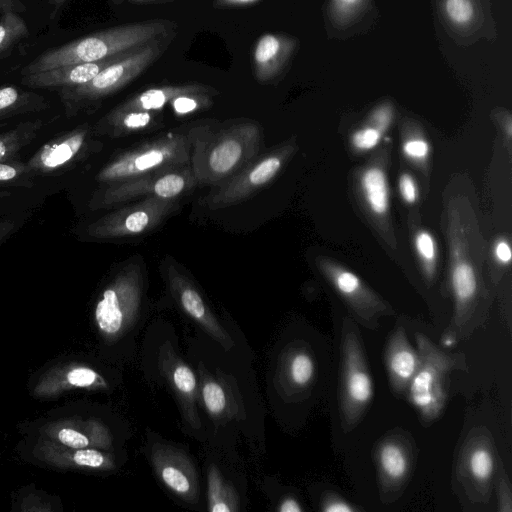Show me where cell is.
<instances>
[{
	"mask_svg": "<svg viewBox=\"0 0 512 512\" xmlns=\"http://www.w3.org/2000/svg\"><path fill=\"white\" fill-rule=\"evenodd\" d=\"M290 48V41L278 34L261 35L255 43L252 56L257 81L264 83L276 76Z\"/></svg>",
	"mask_w": 512,
	"mask_h": 512,
	"instance_id": "cell-18",
	"label": "cell"
},
{
	"mask_svg": "<svg viewBox=\"0 0 512 512\" xmlns=\"http://www.w3.org/2000/svg\"><path fill=\"white\" fill-rule=\"evenodd\" d=\"M392 115V108L389 105L378 107L372 115V120L376 125L375 128L383 133L391 124Z\"/></svg>",
	"mask_w": 512,
	"mask_h": 512,
	"instance_id": "cell-41",
	"label": "cell"
},
{
	"mask_svg": "<svg viewBox=\"0 0 512 512\" xmlns=\"http://www.w3.org/2000/svg\"><path fill=\"white\" fill-rule=\"evenodd\" d=\"M203 399L206 408L211 414H219L226 404V397L221 386L215 382H208L204 385Z\"/></svg>",
	"mask_w": 512,
	"mask_h": 512,
	"instance_id": "cell-33",
	"label": "cell"
},
{
	"mask_svg": "<svg viewBox=\"0 0 512 512\" xmlns=\"http://www.w3.org/2000/svg\"><path fill=\"white\" fill-rule=\"evenodd\" d=\"M459 470L477 493L488 495L495 470V452L486 432L480 429L467 438L461 452Z\"/></svg>",
	"mask_w": 512,
	"mask_h": 512,
	"instance_id": "cell-13",
	"label": "cell"
},
{
	"mask_svg": "<svg viewBox=\"0 0 512 512\" xmlns=\"http://www.w3.org/2000/svg\"><path fill=\"white\" fill-rule=\"evenodd\" d=\"M186 187V178L179 173H168L159 176L149 187L147 181L126 182L107 189L101 196L94 197L90 202L93 208H100L120 202L128 196L145 194L152 191L154 196L170 199L179 195Z\"/></svg>",
	"mask_w": 512,
	"mask_h": 512,
	"instance_id": "cell-17",
	"label": "cell"
},
{
	"mask_svg": "<svg viewBox=\"0 0 512 512\" xmlns=\"http://www.w3.org/2000/svg\"><path fill=\"white\" fill-rule=\"evenodd\" d=\"M140 294L139 276L123 271L102 291L94 308L95 324L104 337L121 334L135 313Z\"/></svg>",
	"mask_w": 512,
	"mask_h": 512,
	"instance_id": "cell-5",
	"label": "cell"
},
{
	"mask_svg": "<svg viewBox=\"0 0 512 512\" xmlns=\"http://www.w3.org/2000/svg\"><path fill=\"white\" fill-rule=\"evenodd\" d=\"M173 382L176 388L183 393H192L196 387L193 372L185 365H179L173 372Z\"/></svg>",
	"mask_w": 512,
	"mask_h": 512,
	"instance_id": "cell-36",
	"label": "cell"
},
{
	"mask_svg": "<svg viewBox=\"0 0 512 512\" xmlns=\"http://www.w3.org/2000/svg\"><path fill=\"white\" fill-rule=\"evenodd\" d=\"M445 10L448 17L458 24L468 22L473 15V6L470 0H446Z\"/></svg>",
	"mask_w": 512,
	"mask_h": 512,
	"instance_id": "cell-35",
	"label": "cell"
},
{
	"mask_svg": "<svg viewBox=\"0 0 512 512\" xmlns=\"http://www.w3.org/2000/svg\"><path fill=\"white\" fill-rule=\"evenodd\" d=\"M34 178L26 162L16 159L0 161V186L31 188Z\"/></svg>",
	"mask_w": 512,
	"mask_h": 512,
	"instance_id": "cell-28",
	"label": "cell"
},
{
	"mask_svg": "<svg viewBox=\"0 0 512 512\" xmlns=\"http://www.w3.org/2000/svg\"><path fill=\"white\" fill-rule=\"evenodd\" d=\"M49 108L40 94L15 85L0 87V126L19 115L36 113Z\"/></svg>",
	"mask_w": 512,
	"mask_h": 512,
	"instance_id": "cell-21",
	"label": "cell"
},
{
	"mask_svg": "<svg viewBox=\"0 0 512 512\" xmlns=\"http://www.w3.org/2000/svg\"><path fill=\"white\" fill-rule=\"evenodd\" d=\"M31 436L51 440L72 448L108 449L111 445L109 430L96 419L59 417L33 424Z\"/></svg>",
	"mask_w": 512,
	"mask_h": 512,
	"instance_id": "cell-10",
	"label": "cell"
},
{
	"mask_svg": "<svg viewBox=\"0 0 512 512\" xmlns=\"http://www.w3.org/2000/svg\"><path fill=\"white\" fill-rule=\"evenodd\" d=\"M178 290L180 302L185 311L209 329L226 347L232 345L231 339L225 335L221 327L215 322L198 292L189 285L179 286Z\"/></svg>",
	"mask_w": 512,
	"mask_h": 512,
	"instance_id": "cell-25",
	"label": "cell"
},
{
	"mask_svg": "<svg viewBox=\"0 0 512 512\" xmlns=\"http://www.w3.org/2000/svg\"><path fill=\"white\" fill-rule=\"evenodd\" d=\"M327 275L336 291L350 306L357 321L366 328L376 329L381 316L393 314V311L354 273L329 267Z\"/></svg>",
	"mask_w": 512,
	"mask_h": 512,
	"instance_id": "cell-12",
	"label": "cell"
},
{
	"mask_svg": "<svg viewBox=\"0 0 512 512\" xmlns=\"http://www.w3.org/2000/svg\"><path fill=\"white\" fill-rule=\"evenodd\" d=\"M171 204L155 196L96 220L88 226V234L94 238H115L142 233L161 220Z\"/></svg>",
	"mask_w": 512,
	"mask_h": 512,
	"instance_id": "cell-9",
	"label": "cell"
},
{
	"mask_svg": "<svg viewBox=\"0 0 512 512\" xmlns=\"http://www.w3.org/2000/svg\"><path fill=\"white\" fill-rule=\"evenodd\" d=\"M362 191L370 210L376 215H384L389 208L387 178L380 167H369L361 177Z\"/></svg>",
	"mask_w": 512,
	"mask_h": 512,
	"instance_id": "cell-24",
	"label": "cell"
},
{
	"mask_svg": "<svg viewBox=\"0 0 512 512\" xmlns=\"http://www.w3.org/2000/svg\"><path fill=\"white\" fill-rule=\"evenodd\" d=\"M399 191L405 202L413 204L417 200V186L413 177L407 173L401 175L399 179Z\"/></svg>",
	"mask_w": 512,
	"mask_h": 512,
	"instance_id": "cell-39",
	"label": "cell"
},
{
	"mask_svg": "<svg viewBox=\"0 0 512 512\" xmlns=\"http://www.w3.org/2000/svg\"><path fill=\"white\" fill-rule=\"evenodd\" d=\"M243 155L244 142L235 132L224 137L213 147L208 164L214 174L225 175L240 163Z\"/></svg>",
	"mask_w": 512,
	"mask_h": 512,
	"instance_id": "cell-22",
	"label": "cell"
},
{
	"mask_svg": "<svg viewBox=\"0 0 512 512\" xmlns=\"http://www.w3.org/2000/svg\"><path fill=\"white\" fill-rule=\"evenodd\" d=\"M429 150V144L424 139H410L403 144L404 154L412 160H424Z\"/></svg>",
	"mask_w": 512,
	"mask_h": 512,
	"instance_id": "cell-38",
	"label": "cell"
},
{
	"mask_svg": "<svg viewBox=\"0 0 512 512\" xmlns=\"http://www.w3.org/2000/svg\"><path fill=\"white\" fill-rule=\"evenodd\" d=\"M176 22L151 19L97 31L47 50L27 64L22 76L63 65L93 62L140 48L162 36L175 32Z\"/></svg>",
	"mask_w": 512,
	"mask_h": 512,
	"instance_id": "cell-1",
	"label": "cell"
},
{
	"mask_svg": "<svg viewBox=\"0 0 512 512\" xmlns=\"http://www.w3.org/2000/svg\"><path fill=\"white\" fill-rule=\"evenodd\" d=\"M498 504L499 511L511 512L512 511V499H511V485L508 476L500 466V475L498 481Z\"/></svg>",
	"mask_w": 512,
	"mask_h": 512,
	"instance_id": "cell-37",
	"label": "cell"
},
{
	"mask_svg": "<svg viewBox=\"0 0 512 512\" xmlns=\"http://www.w3.org/2000/svg\"><path fill=\"white\" fill-rule=\"evenodd\" d=\"M373 395V379L358 328L346 318L341 335L339 385V410L344 432H349L358 425Z\"/></svg>",
	"mask_w": 512,
	"mask_h": 512,
	"instance_id": "cell-4",
	"label": "cell"
},
{
	"mask_svg": "<svg viewBox=\"0 0 512 512\" xmlns=\"http://www.w3.org/2000/svg\"><path fill=\"white\" fill-rule=\"evenodd\" d=\"M415 248L419 257L425 263L427 274L431 276L437 254L433 236L427 231H419L415 236Z\"/></svg>",
	"mask_w": 512,
	"mask_h": 512,
	"instance_id": "cell-31",
	"label": "cell"
},
{
	"mask_svg": "<svg viewBox=\"0 0 512 512\" xmlns=\"http://www.w3.org/2000/svg\"><path fill=\"white\" fill-rule=\"evenodd\" d=\"M494 255L497 261L503 265H507L511 261L512 252L510 245L505 240H499L494 247Z\"/></svg>",
	"mask_w": 512,
	"mask_h": 512,
	"instance_id": "cell-42",
	"label": "cell"
},
{
	"mask_svg": "<svg viewBox=\"0 0 512 512\" xmlns=\"http://www.w3.org/2000/svg\"><path fill=\"white\" fill-rule=\"evenodd\" d=\"M68 0H49L48 4L53 6V11L51 13V18H54L55 15L58 13L61 6L66 3Z\"/></svg>",
	"mask_w": 512,
	"mask_h": 512,
	"instance_id": "cell-47",
	"label": "cell"
},
{
	"mask_svg": "<svg viewBox=\"0 0 512 512\" xmlns=\"http://www.w3.org/2000/svg\"><path fill=\"white\" fill-rule=\"evenodd\" d=\"M10 195H11V193H10V192H8V191L0 190V200H1V199H4V198H6V197H9Z\"/></svg>",
	"mask_w": 512,
	"mask_h": 512,
	"instance_id": "cell-49",
	"label": "cell"
},
{
	"mask_svg": "<svg viewBox=\"0 0 512 512\" xmlns=\"http://www.w3.org/2000/svg\"><path fill=\"white\" fill-rule=\"evenodd\" d=\"M382 133L375 127H365L352 135L353 147L360 151L371 150L381 141Z\"/></svg>",
	"mask_w": 512,
	"mask_h": 512,
	"instance_id": "cell-34",
	"label": "cell"
},
{
	"mask_svg": "<svg viewBox=\"0 0 512 512\" xmlns=\"http://www.w3.org/2000/svg\"><path fill=\"white\" fill-rule=\"evenodd\" d=\"M43 125L41 119L29 120L0 133V161L16 159L19 152L37 137Z\"/></svg>",
	"mask_w": 512,
	"mask_h": 512,
	"instance_id": "cell-23",
	"label": "cell"
},
{
	"mask_svg": "<svg viewBox=\"0 0 512 512\" xmlns=\"http://www.w3.org/2000/svg\"><path fill=\"white\" fill-rule=\"evenodd\" d=\"M17 229L16 222L7 218H0V245L4 243Z\"/></svg>",
	"mask_w": 512,
	"mask_h": 512,
	"instance_id": "cell-44",
	"label": "cell"
},
{
	"mask_svg": "<svg viewBox=\"0 0 512 512\" xmlns=\"http://www.w3.org/2000/svg\"><path fill=\"white\" fill-rule=\"evenodd\" d=\"M208 498L209 510L212 512L234 511V499L215 468H212L208 475Z\"/></svg>",
	"mask_w": 512,
	"mask_h": 512,
	"instance_id": "cell-27",
	"label": "cell"
},
{
	"mask_svg": "<svg viewBox=\"0 0 512 512\" xmlns=\"http://www.w3.org/2000/svg\"><path fill=\"white\" fill-rule=\"evenodd\" d=\"M419 354L418 368L407 389L408 401L424 423L438 419L446 406L450 374L466 370L465 355L449 353L426 335L415 333Z\"/></svg>",
	"mask_w": 512,
	"mask_h": 512,
	"instance_id": "cell-3",
	"label": "cell"
},
{
	"mask_svg": "<svg viewBox=\"0 0 512 512\" xmlns=\"http://www.w3.org/2000/svg\"><path fill=\"white\" fill-rule=\"evenodd\" d=\"M101 384L103 380L94 369L64 360L34 376L30 393L36 399H53L68 391L89 389Z\"/></svg>",
	"mask_w": 512,
	"mask_h": 512,
	"instance_id": "cell-11",
	"label": "cell"
},
{
	"mask_svg": "<svg viewBox=\"0 0 512 512\" xmlns=\"http://www.w3.org/2000/svg\"><path fill=\"white\" fill-rule=\"evenodd\" d=\"M130 3H136V4H158V3H166L171 2L174 0H126Z\"/></svg>",
	"mask_w": 512,
	"mask_h": 512,
	"instance_id": "cell-48",
	"label": "cell"
},
{
	"mask_svg": "<svg viewBox=\"0 0 512 512\" xmlns=\"http://www.w3.org/2000/svg\"><path fill=\"white\" fill-rule=\"evenodd\" d=\"M321 510L325 512H354L357 508L336 495H328L322 501Z\"/></svg>",
	"mask_w": 512,
	"mask_h": 512,
	"instance_id": "cell-40",
	"label": "cell"
},
{
	"mask_svg": "<svg viewBox=\"0 0 512 512\" xmlns=\"http://www.w3.org/2000/svg\"><path fill=\"white\" fill-rule=\"evenodd\" d=\"M281 168V158L274 155L262 159L253 166L247 174L239 176L224 192L215 197L214 203L230 202L245 196L253 188H258L268 183Z\"/></svg>",
	"mask_w": 512,
	"mask_h": 512,
	"instance_id": "cell-20",
	"label": "cell"
},
{
	"mask_svg": "<svg viewBox=\"0 0 512 512\" xmlns=\"http://www.w3.org/2000/svg\"><path fill=\"white\" fill-rule=\"evenodd\" d=\"M26 6L22 0H0V13L6 12H24Z\"/></svg>",
	"mask_w": 512,
	"mask_h": 512,
	"instance_id": "cell-45",
	"label": "cell"
},
{
	"mask_svg": "<svg viewBox=\"0 0 512 512\" xmlns=\"http://www.w3.org/2000/svg\"><path fill=\"white\" fill-rule=\"evenodd\" d=\"M28 35L27 24L18 13H2L0 16V60L7 57L14 47Z\"/></svg>",
	"mask_w": 512,
	"mask_h": 512,
	"instance_id": "cell-26",
	"label": "cell"
},
{
	"mask_svg": "<svg viewBox=\"0 0 512 512\" xmlns=\"http://www.w3.org/2000/svg\"><path fill=\"white\" fill-rule=\"evenodd\" d=\"M339 1L345 5H353V4L357 3L359 0H339Z\"/></svg>",
	"mask_w": 512,
	"mask_h": 512,
	"instance_id": "cell-50",
	"label": "cell"
},
{
	"mask_svg": "<svg viewBox=\"0 0 512 512\" xmlns=\"http://www.w3.org/2000/svg\"><path fill=\"white\" fill-rule=\"evenodd\" d=\"M187 158L183 138L164 139L113 160L98 173L97 181L121 182L163 165L186 161Z\"/></svg>",
	"mask_w": 512,
	"mask_h": 512,
	"instance_id": "cell-6",
	"label": "cell"
},
{
	"mask_svg": "<svg viewBox=\"0 0 512 512\" xmlns=\"http://www.w3.org/2000/svg\"><path fill=\"white\" fill-rule=\"evenodd\" d=\"M176 33L172 32L138 48L104 68L87 83L58 90L66 116L73 117L95 110L103 98L136 79L159 59L173 42Z\"/></svg>",
	"mask_w": 512,
	"mask_h": 512,
	"instance_id": "cell-2",
	"label": "cell"
},
{
	"mask_svg": "<svg viewBox=\"0 0 512 512\" xmlns=\"http://www.w3.org/2000/svg\"><path fill=\"white\" fill-rule=\"evenodd\" d=\"M279 511L281 512H301L302 508L300 504L293 498H287L285 499L280 507Z\"/></svg>",
	"mask_w": 512,
	"mask_h": 512,
	"instance_id": "cell-46",
	"label": "cell"
},
{
	"mask_svg": "<svg viewBox=\"0 0 512 512\" xmlns=\"http://www.w3.org/2000/svg\"><path fill=\"white\" fill-rule=\"evenodd\" d=\"M211 93H190L175 97L171 103L178 114H186L212 104Z\"/></svg>",
	"mask_w": 512,
	"mask_h": 512,
	"instance_id": "cell-32",
	"label": "cell"
},
{
	"mask_svg": "<svg viewBox=\"0 0 512 512\" xmlns=\"http://www.w3.org/2000/svg\"><path fill=\"white\" fill-rule=\"evenodd\" d=\"M160 475L164 483L179 495H186L191 491V482L187 474L173 463H166L160 468Z\"/></svg>",
	"mask_w": 512,
	"mask_h": 512,
	"instance_id": "cell-30",
	"label": "cell"
},
{
	"mask_svg": "<svg viewBox=\"0 0 512 512\" xmlns=\"http://www.w3.org/2000/svg\"><path fill=\"white\" fill-rule=\"evenodd\" d=\"M137 49H133L98 61L68 64L46 71L23 75L21 78V83L34 89L60 90L64 88H73L87 83L104 68L120 61Z\"/></svg>",
	"mask_w": 512,
	"mask_h": 512,
	"instance_id": "cell-14",
	"label": "cell"
},
{
	"mask_svg": "<svg viewBox=\"0 0 512 512\" xmlns=\"http://www.w3.org/2000/svg\"><path fill=\"white\" fill-rule=\"evenodd\" d=\"M376 460L381 488L398 490L408 480L413 465V453L407 440L390 435L377 446Z\"/></svg>",
	"mask_w": 512,
	"mask_h": 512,
	"instance_id": "cell-15",
	"label": "cell"
},
{
	"mask_svg": "<svg viewBox=\"0 0 512 512\" xmlns=\"http://www.w3.org/2000/svg\"><path fill=\"white\" fill-rule=\"evenodd\" d=\"M260 0H214L213 7L216 9H230L248 6Z\"/></svg>",
	"mask_w": 512,
	"mask_h": 512,
	"instance_id": "cell-43",
	"label": "cell"
},
{
	"mask_svg": "<svg viewBox=\"0 0 512 512\" xmlns=\"http://www.w3.org/2000/svg\"><path fill=\"white\" fill-rule=\"evenodd\" d=\"M384 359L392 391L398 396L404 395L418 368L419 354L407 339L402 326L390 335Z\"/></svg>",
	"mask_w": 512,
	"mask_h": 512,
	"instance_id": "cell-16",
	"label": "cell"
},
{
	"mask_svg": "<svg viewBox=\"0 0 512 512\" xmlns=\"http://www.w3.org/2000/svg\"><path fill=\"white\" fill-rule=\"evenodd\" d=\"M315 375V362L311 354L299 351L293 355L289 363L291 381L300 387L309 385Z\"/></svg>",
	"mask_w": 512,
	"mask_h": 512,
	"instance_id": "cell-29",
	"label": "cell"
},
{
	"mask_svg": "<svg viewBox=\"0 0 512 512\" xmlns=\"http://www.w3.org/2000/svg\"><path fill=\"white\" fill-rule=\"evenodd\" d=\"M92 130L87 124L65 131L44 143L27 161L34 177L63 172L88 151Z\"/></svg>",
	"mask_w": 512,
	"mask_h": 512,
	"instance_id": "cell-8",
	"label": "cell"
},
{
	"mask_svg": "<svg viewBox=\"0 0 512 512\" xmlns=\"http://www.w3.org/2000/svg\"><path fill=\"white\" fill-rule=\"evenodd\" d=\"M215 90L201 84L168 85L147 89L114 109L117 111H150L162 108L175 97L190 93H213Z\"/></svg>",
	"mask_w": 512,
	"mask_h": 512,
	"instance_id": "cell-19",
	"label": "cell"
},
{
	"mask_svg": "<svg viewBox=\"0 0 512 512\" xmlns=\"http://www.w3.org/2000/svg\"><path fill=\"white\" fill-rule=\"evenodd\" d=\"M25 456L32 462L57 470H108L113 458L102 449L72 448L41 437L30 436Z\"/></svg>",
	"mask_w": 512,
	"mask_h": 512,
	"instance_id": "cell-7",
	"label": "cell"
}]
</instances>
